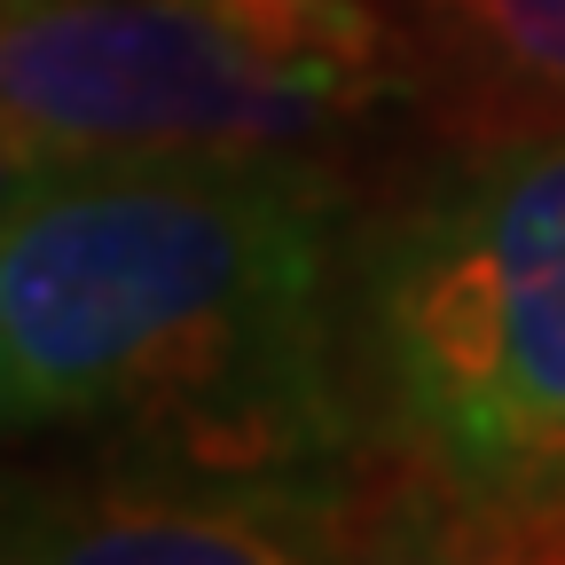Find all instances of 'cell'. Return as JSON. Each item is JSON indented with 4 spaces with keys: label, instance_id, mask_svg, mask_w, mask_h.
Returning a JSON list of instances; mask_svg holds the SVG:
<instances>
[{
    "label": "cell",
    "instance_id": "obj_3",
    "mask_svg": "<svg viewBox=\"0 0 565 565\" xmlns=\"http://www.w3.org/2000/svg\"><path fill=\"white\" fill-rule=\"evenodd\" d=\"M385 103V0H0V118L47 166H345Z\"/></svg>",
    "mask_w": 565,
    "mask_h": 565
},
{
    "label": "cell",
    "instance_id": "obj_4",
    "mask_svg": "<svg viewBox=\"0 0 565 565\" xmlns=\"http://www.w3.org/2000/svg\"><path fill=\"white\" fill-rule=\"evenodd\" d=\"M0 557L79 565H315L385 557V526L353 456L212 463L103 440L95 463L0 479Z\"/></svg>",
    "mask_w": 565,
    "mask_h": 565
},
{
    "label": "cell",
    "instance_id": "obj_5",
    "mask_svg": "<svg viewBox=\"0 0 565 565\" xmlns=\"http://www.w3.org/2000/svg\"><path fill=\"white\" fill-rule=\"evenodd\" d=\"M385 17L433 141L565 134V0H385Z\"/></svg>",
    "mask_w": 565,
    "mask_h": 565
},
{
    "label": "cell",
    "instance_id": "obj_2",
    "mask_svg": "<svg viewBox=\"0 0 565 565\" xmlns=\"http://www.w3.org/2000/svg\"><path fill=\"white\" fill-rule=\"evenodd\" d=\"M330 353L385 557H565V134L353 196Z\"/></svg>",
    "mask_w": 565,
    "mask_h": 565
},
{
    "label": "cell",
    "instance_id": "obj_6",
    "mask_svg": "<svg viewBox=\"0 0 565 565\" xmlns=\"http://www.w3.org/2000/svg\"><path fill=\"white\" fill-rule=\"evenodd\" d=\"M40 181H47V158L32 150V141H24L9 118H0V212H17Z\"/></svg>",
    "mask_w": 565,
    "mask_h": 565
},
{
    "label": "cell",
    "instance_id": "obj_1",
    "mask_svg": "<svg viewBox=\"0 0 565 565\" xmlns=\"http://www.w3.org/2000/svg\"><path fill=\"white\" fill-rule=\"evenodd\" d=\"M345 166H47L0 212V440L338 463Z\"/></svg>",
    "mask_w": 565,
    "mask_h": 565
}]
</instances>
